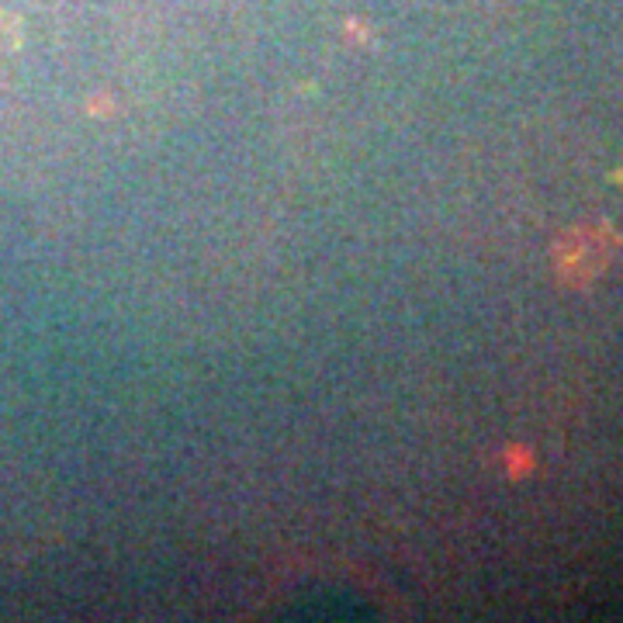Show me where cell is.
Here are the masks:
<instances>
[{"label":"cell","instance_id":"cell-1","mask_svg":"<svg viewBox=\"0 0 623 623\" xmlns=\"http://www.w3.org/2000/svg\"><path fill=\"white\" fill-rule=\"evenodd\" d=\"M613 236L606 229H592V225H582V229H572L558 239L554 246V267H558V277L568 284V288H585L592 284L599 274L606 270L613 257Z\"/></svg>","mask_w":623,"mask_h":623}]
</instances>
